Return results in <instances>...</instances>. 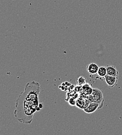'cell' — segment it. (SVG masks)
Returning a JSON list of instances; mask_svg holds the SVG:
<instances>
[{"label":"cell","instance_id":"obj_6","mask_svg":"<svg viewBox=\"0 0 122 135\" xmlns=\"http://www.w3.org/2000/svg\"><path fill=\"white\" fill-rule=\"evenodd\" d=\"M99 68V66L96 64L91 63L87 66L86 70L90 75H95L97 74Z\"/></svg>","mask_w":122,"mask_h":135},{"label":"cell","instance_id":"obj_3","mask_svg":"<svg viewBox=\"0 0 122 135\" xmlns=\"http://www.w3.org/2000/svg\"><path fill=\"white\" fill-rule=\"evenodd\" d=\"M105 82L109 87L113 88L117 84L118 77L106 75L104 78Z\"/></svg>","mask_w":122,"mask_h":135},{"label":"cell","instance_id":"obj_5","mask_svg":"<svg viewBox=\"0 0 122 135\" xmlns=\"http://www.w3.org/2000/svg\"><path fill=\"white\" fill-rule=\"evenodd\" d=\"M97 109H99V104L96 102H90L89 105L84 109L83 111L86 113L90 114L95 112Z\"/></svg>","mask_w":122,"mask_h":135},{"label":"cell","instance_id":"obj_2","mask_svg":"<svg viewBox=\"0 0 122 135\" xmlns=\"http://www.w3.org/2000/svg\"><path fill=\"white\" fill-rule=\"evenodd\" d=\"M90 102L97 103L99 104V109H101L104 106V97L101 90L98 88H93L92 94L87 97Z\"/></svg>","mask_w":122,"mask_h":135},{"label":"cell","instance_id":"obj_9","mask_svg":"<svg viewBox=\"0 0 122 135\" xmlns=\"http://www.w3.org/2000/svg\"><path fill=\"white\" fill-rule=\"evenodd\" d=\"M98 75L101 78H105V76L107 75V71L106 67L102 66L99 68L98 72H97Z\"/></svg>","mask_w":122,"mask_h":135},{"label":"cell","instance_id":"obj_4","mask_svg":"<svg viewBox=\"0 0 122 135\" xmlns=\"http://www.w3.org/2000/svg\"><path fill=\"white\" fill-rule=\"evenodd\" d=\"M90 101L88 99L86 98H79L76 101V105L77 107L79 108L80 109L84 110V109L86 108L90 104Z\"/></svg>","mask_w":122,"mask_h":135},{"label":"cell","instance_id":"obj_1","mask_svg":"<svg viewBox=\"0 0 122 135\" xmlns=\"http://www.w3.org/2000/svg\"><path fill=\"white\" fill-rule=\"evenodd\" d=\"M40 92L39 83L32 81L26 85L24 91L17 99L14 111L15 117L19 122L26 124L32 123L39 104Z\"/></svg>","mask_w":122,"mask_h":135},{"label":"cell","instance_id":"obj_10","mask_svg":"<svg viewBox=\"0 0 122 135\" xmlns=\"http://www.w3.org/2000/svg\"><path fill=\"white\" fill-rule=\"evenodd\" d=\"M77 84L79 86H82L87 83V81H86V78L83 76H79L77 79Z\"/></svg>","mask_w":122,"mask_h":135},{"label":"cell","instance_id":"obj_11","mask_svg":"<svg viewBox=\"0 0 122 135\" xmlns=\"http://www.w3.org/2000/svg\"><path fill=\"white\" fill-rule=\"evenodd\" d=\"M43 108V104L42 103H39L38 105V108L37 109V111H40L41 110H42Z\"/></svg>","mask_w":122,"mask_h":135},{"label":"cell","instance_id":"obj_7","mask_svg":"<svg viewBox=\"0 0 122 135\" xmlns=\"http://www.w3.org/2000/svg\"><path fill=\"white\" fill-rule=\"evenodd\" d=\"M106 71H107V75L118 77L119 72L115 67L113 66H106Z\"/></svg>","mask_w":122,"mask_h":135},{"label":"cell","instance_id":"obj_8","mask_svg":"<svg viewBox=\"0 0 122 135\" xmlns=\"http://www.w3.org/2000/svg\"><path fill=\"white\" fill-rule=\"evenodd\" d=\"M82 90H83V93L84 95L85 96H87V97L89 95H90L93 90V88H91L90 85L88 83H86V84L83 85L82 86Z\"/></svg>","mask_w":122,"mask_h":135}]
</instances>
